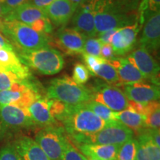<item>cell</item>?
I'll use <instances>...</instances> for the list:
<instances>
[{"label":"cell","mask_w":160,"mask_h":160,"mask_svg":"<svg viewBox=\"0 0 160 160\" xmlns=\"http://www.w3.org/2000/svg\"><path fill=\"white\" fill-rule=\"evenodd\" d=\"M2 33L11 40L21 53H30L49 47L47 34L38 33L29 25L15 20H4Z\"/></svg>","instance_id":"obj_1"},{"label":"cell","mask_w":160,"mask_h":160,"mask_svg":"<svg viewBox=\"0 0 160 160\" xmlns=\"http://www.w3.org/2000/svg\"><path fill=\"white\" fill-rule=\"evenodd\" d=\"M62 122L71 137L89 135L104 128L108 122L100 119L84 104L69 105L67 114Z\"/></svg>","instance_id":"obj_2"},{"label":"cell","mask_w":160,"mask_h":160,"mask_svg":"<svg viewBox=\"0 0 160 160\" xmlns=\"http://www.w3.org/2000/svg\"><path fill=\"white\" fill-rule=\"evenodd\" d=\"M47 97L69 105H81L92 99V92L85 86L78 85L71 77L53 79L47 91Z\"/></svg>","instance_id":"obj_3"},{"label":"cell","mask_w":160,"mask_h":160,"mask_svg":"<svg viewBox=\"0 0 160 160\" xmlns=\"http://www.w3.org/2000/svg\"><path fill=\"white\" fill-rule=\"evenodd\" d=\"M134 132L119 121L108 122L101 131L89 135L72 137L77 144H97L120 146L133 137Z\"/></svg>","instance_id":"obj_4"},{"label":"cell","mask_w":160,"mask_h":160,"mask_svg":"<svg viewBox=\"0 0 160 160\" xmlns=\"http://www.w3.org/2000/svg\"><path fill=\"white\" fill-rule=\"evenodd\" d=\"M19 59L25 65L45 75L58 73L63 68L62 55L54 48L47 47L30 53H20Z\"/></svg>","instance_id":"obj_5"},{"label":"cell","mask_w":160,"mask_h":160,"mask_svg":"<svg viewBox=\"0 0 160 160\" xmlns=\"http://www.w3.org/2000/svg\"><path fill=\"white\" fill-rule=\"evenodd\" d=\"M67 139L62 128L52 125L38 131L34 140L50 160H61Z\"/></svg>","instance_id":"obj_6"},{"label":"cell","mask_w":160,"mask_h":160,"mask_svg":"<svg viewBox=\"0 0 160 160\" xmlns=\"http://www.w3.org/2000/svg\"><path fill=\"white\" fill-rule=\"evenodd\" d=\"M97 35L102 32L133 25L137 22V16L133 13H121L113 10L99 7L93 9Z\"/></svg>","instance_id":"obj_7"},{"label":"cell","mask_w":160,"mask_h":160,"mask_svg":"<svg viewBox=\"0 0 160 160\" xmlns=\"http://www.w3.org/2000/svg\"><path fill=\"white\" fill-rule=\"evenodd\" d=\"M92 99L102 104L114 112L122 111L128 108L129 100L124 92L114 85L100 84L94 87Z\"/></svg>","instance_id":"obj_8"},{"label":"cell","mask_w":160,"mask_h":160,"mask_svg":"<svg viewBox=\"0 0 160 160\" xmlns=\"http://www.w3.org/2000/svg\"><path fill=\"white\" fill-rule=\"evenodd\" d=\"M128 60L139 70L145 80L159 86V65L147 50L142 47L138 48L131 52Z\"/></svg>","instance_id":"obj_9"},{"label":"cell","mask_w":160,"mask_h":160,"mask_svg":"<svg viewBox=\"0 0 160 160\" xmlns=\"http://www.w3.org/2000/svg\"><path fill=\"white\" fill-rule=\"evenodd\" d=\"M140 30L138 22L133 25L119 28L114 33L111 45L117 56H124L131 52L135 47L137 36Z\"/></svg>","instance_id":"obj_10"},{"label":"cell","mask_w":160,"mask_h":160,"mask_svg":"<svg viewBox=\"0 0 160 160\" xmlns=\"http://www.w3.org/2000/svg\"><path fill=\"white\" fill-rule=\"evenodd\" d=\"M160 44V11H148L144 26L142 35L139 40L140 47L149 52L159 50Z\"/></svg>","instance_id":"obj_11"},{"label":"cell","mask_w":160,"mask_h":160,"mask_svg":"<svg viewBox=\"0 0 160 160\" xmlns=\"http://www.w3.org/2000/svg\"><path fill=\"white\" fill-rule=\"evenodd\" d=\"M38 85L23 90H6L0 91V105H16L28 108L36 100L41 98Z\"/></svg>","instance_id":"obj_12"},{"label":"cell","mask_w":160,"mask_h":160,"mask_svg":"<svg viewBox=\"0 0 160 160\" xmlns=\"http://www.w3.org/2000/svg\"><path fill=\"white\" fill-rule=\"evenodd\" d=\"M0 119L10 127L31 128L36 125L28 108L16 105H0Z\"/></svg>","instance_id":"obj_13"},{"label":"cell","mask_w":160,"mask_h":160,"mask_svg":"<svg viewBox=\"0 0 160 160\" xmlns=\"http://www.w3.org/2000/svg\"><path fill=\"white\" fill-rule=\"evenodd\" d=\"M73 29L79 32L86 38L95 37L94 11L89 3H85L78 8L72 17Z\"/></svg>","instance_id":"obj_14"},{"label":"cell","mask_w":160,"mask_h":160,"mask_svg":"<svg viewBox=\"0 0 160 160\" xmlns=\"http://www.w3.org/2000/svg\"><path fill=\"white\" fill-rule=\"evenodd\" d=\"M86 37L73 28H62L57 33L56 43L67 54L83 53Z\"/></svg>","instance_id":"obj_15"},{"label":"cell","mask_w":160,"mask_h":160,"mask_svg":"<svg viewBox=\"0 0 160 160\" xmlns=\"http://www.w3.org/2000/svg\"><path fill=\"white\" fill-rule=\"evenodd\" d=\"M0 71L13 73L22 81L31 77L28 68L13 50H0Z\"/></svg>","instance_id":"obj_16"},{"label":"cell","mask_w":160,"mask_h":160,"mask_svg":"<svg viewBox=\"0 0 160 160\" xmlns=\"http://www.w3.org/2000/svg\"><path fill=\"white\" fill-rule=\"evenodd\" d=\"M124 93L128 99L140 103L157 101L159 99V86L148 85L143 82H137L125 85Z\"/></svg>","instance_id":"obj_17"},{"label":"cell","mask_w":160,"mask_h":160,"mask_svg":"<svg viewBox=\"0 0 160 160\" xmlns=\"http://www.w3.org/2000/svg\"><path fill=\"white\" fill-rule=\"evenodd\" d=\"M43 10L48 19L56 26L67 24L75 12L68 0H55Z\"/></svg>","instance_id":"obj_18"},{"label":"cell","mask_w":160,"mask_h":160,"mask_svg":"<svg viewBox=\"0 0 160 160\" xmlns=\"http://www.w3.org/2000/svg\"><path fill=\"white\" fill-rule=\"evenodd\" d=\"M138 142L136 160H160V147L154 143L151 128H144L137 133Z\"/></svg>","instance_id":"obj_19"},{"label":"cell","mask_w":160,"mask_h":160,"mask_svg":"<svg viewBox=\"0 0 160 160\" xmlns=\"http://www.w3.org/2000/svg\"><path fill=\"white\" fill-rule=\"evenodd\" d=\"M45 17H47L43 8H40L32 4L25 2L10 11L5 16L3 19L5 21L15 20L30 25L37 20Z\"/></svg>","instance_id":"obj_20"},{"label":"cell","mask_w":160,"mask_h":160,"mask_svg":"<svg viewBox=\"0 0 160 160\" xmlns=\"http://www.w3.org/2000/svg\"><path fill=\"white\" fill-rule=\"evenodd\" d=\"M117 70L120 85L143 82L145 79L134 65H132L128 59L117 58L107 61Z\"/></svg>","instance_id":"obj_21"},{"label":"cell","mask_w":160,"mask_h":160,"mask_svg":"<svg viewBox=\"0 0 160 160\" xmlns=\"http://www.w3.org/2000/svg\"><path fill=\"white\" fill-rule=\"evenodd\" d=\"M79 151L87 158L96 160H116L119 146L97 144H78Z\"/></svg>","instance_id":"obj_22"},{"label":"cell","mask_w":160,"mask_h":160,"mask_svg":"<svg viewBox=\"0 0 160 160\" xmlns=\"http://www.w3.org/2000/svg\"><path fill=\"white\" fill-rule=\"evenodd\" d=\"M22 160H50L34 139L21 137L13 144Z\"/></svg>","instance_id":"obj_23"},{"label":"cell","mask_w":160,"mask_h":160,"mask_svg":"<svg viewBox=\"0 0 160 160\" xmlns=\"http://www.w3.org/2000/svg\"><path fill=\"white\" fill-rule=\"evenodd\" d=\"M28 111L35 124L44 127L57 125V121L50 111L49 99L48 97H41L36 100L30 105Z\"/></svg>","instance_id":"obj_24"},{"label":"cell","mask_w":160,"mask_h":160,"mask_svg":"<svg viewBox=\"0 0 160 160\" xmlns=\"http://www.w3.org/2000/svg\"><path fill=\"white\" fill-rule=\"evenodd\" d=\"M95 8L102 7L121 13H133L137 9L140 0H88L87 2ZM86 2V3H87Z\"/></svg>","instance_id":"obj_25"},{"label":"cell","mask_w":160,"mask_h":160,"mask_svg":"<svg viewBox=\"0 0 160 160\" xmlns=\"http://www.w3.org/2000/svg\"><path fill=\"white\" fill-rule=\"evenodd\" d=\"M115 117L117 121L120 122L122 124H123L133 131H135L137 133L145 128L142 116L130 111L128 109H125L122 111L116 112Z\"/></svg>","instance_id":"obj_26"},{"label":"cell","mask_w":160,"mask_h":160,"mask_svg":"<svg viewBox=\"0 0 160 160\" xmlns=\"http://www.w3.org/2000/svg\"><path fill=\"white\" fill-rule=\"evenodd\" d=\"M145 128L151 129H159L160 125V105L157 101L147 102L144 115Z\"/></svg>","instance_id":"obj_27"},{"label":"cell","mask_w":160,"mask_h":160,"mask_svg":"<svg viewBox=\"0 0 160 160\" xmlns=\"http://www.w3.org/2000/svg\"><path fill=\"white\" fill-rule=\"evenodd\" d=\"M84 105L87 108L91 110L92 112L95 113L97 117L102 119L106 122H111L113 121H117L115 117L116 112L111 111L108 108L106 107L102 104H100L94 100L91 99L88 102L84 103Z\"/></svg>","instance_id":"obj_28"},{"label":"cell","mask_w":160,"mask_h":160,"mask_svg":"<svg viewBox=\"0 0 160 160\" xmlns=\"http://www.w3.org/2000/svg\"><path fill=\"white\" fill-rule=\"evenodd\" d=\"M138 142L135 138H131L120 145L116 160H136Z\"/></svg>","instance_id":"obj_29"},{"label":"cell","mask_w":160,"mask_h":160,"mask_svg":"<svg viewBox=\"0 0 160 160\" xmlns=\"http://www.w3.org/2000/svg\"><path fill=\"white\" fill-rule=\"evenodd\" d=\"M96 75L110 84H113V85L119 84L120 85L117 70L111 65H110L107 61L100 65L99 70L96 73Z\"/></svg>","instance_id":"obj_30"},{"label":"cell","mask_w":160,"mask_h":160,"mask_svg":"<svg viewBox=\"0 0 160 160\" xmlns=\"http://www.w3.org/2000/svg\"><path fill=\"white\" fill-rule=\"evenodd\" d=\"M50 111L53 117L58 121H62L67 114L69 105L65 104L56 99H49Z\"/></svg>","instance_id":"obj_31"},{"label":"cell","mask_w":160,"mask_h":160,"mask_svg":"<svg viewBox=\"0 0 160 160\" xmlns=\"http://www.w3.org/2000/svg\"><path fill=\"white\" fill-rule=\"evenodd\" d=\"M61 160H87V157L67 139Z\"/></svg>","instance_id":"obj_32"},{"label":"cell","mask_w":160,"mask_h":160,"mask_svg":"<svg viewBox=\"0 0 160 160\" xmlns=\"http://www.w3.org/2000/svg\"><path fill=\"white\" fill-rule=\"evenodd\" d=\"M90 72L86 66L83 64L77 63L74 65L73 71L72 79L78 85H82L88 81L90 77Z\"/></svg>","instance_id":"obj_33"},{"label":"cell","mask_w":160,"mask_h":160,"mask_svg":"<svg viewBox=\"0 0 160 160\" xmlns=\"http://www.w3.org/2000/svg\"><path fill=\"white\" fill-rule=\"evenodd\" d=\"M102 45V44L98 38H86L85 45H84L83 53L100 57V51H101Z\"/></svg>","instance_id":"obj_34"},{"label":"cell","mask_w":160,"mask_h":160,"mask_svg":"<svg viewBox=\"0 0 160 160\" xmlns=\"http://www.w3.org/2000/svg\"><path fill=\"white\" fill-rule=\"evenodd\" d=\"M20 82L22 81L13 73L0 71V91L11 90L16 83Z\"/></svg>","instance_id":"obj_35"},{"label":"cell","mask_w":160,"mask_h":160,"mask_svg":"<svg viewBox=\"0 0 160 160\" xmlns=\"http://www.w3.org/2000/svg\"><path fill=\"white\" fill-rule=\"evenodd\" d=\"M82 56L86 68L89 72H91V74L93 75H96V73L99 70L100 65L106 61L101 57H94V56L86 54V53H82Z\"/></svg>","instance_id":"obj_36"},{"label":"cell","mask_w":160,"mask_h":160,"mask_svg":"<svg viewBox=\"0 0 160 160\" xmlns=\"http://www.w3.org/2000/svg\"><path fill=\"white\" fill-rule=\"evenodd\" d=\"M0 160H22L13 144H8L0 150Z\"/></svg>","instance_id":"obj_37"},{"label":"cell","mask_w":160,"mask_h":160,"mask_svg":"<svg viewBox=\"0 0 160 160\" xmlns=\"http://www.w3.org/2000/svg\"><path fill=\"white\" fill-rule=\"evenodd\" d=\"M29 26L35 31L40 33H44V34L50 33L53 29L51 21L47 17L37 20L33 23L31 24Z\"/></svg>","instance_id":"obj_38"},{"label":"cell","mask_w":160,"mask_h":160,"mask_svg":"<svg viewBox=\"0 0 160 160\" xmlns=\"http://www.w3.org/2000/svg\"><path fill=\"white\" fill-rule=\"evenodd\" d=\"M100 57L102 58L106 61H110L115 59L114 52L112 48L111 44H102L100 51Z\"/></svg>","instance_id":"obj_39"},{"label":"cell","mask_w":160,"mask_h":160,"mask_svg":"<svg viewBox=\"0 0 160 160\" xmlns=\"http://www.w3.org/2000/svg\"><path fill=\"white\" fill-rule=\"evenodd\" d=\"M28 0H5V3L3 4L4 11H5V16L10 11L13 10L16 8L19 7V5L27 2Z\"/></svg>","instance_id":"obj_40"},{"label":"cell","mask_w":160,"mask_h":160,"mask_svg":"<svg viewBox=\"0 0 160 160\" xmlns=\"http://www.w3.org/2000/svg\"><path fill=\"white\" fill-rule=\"evenodd\" d=\"M119 29H113L110 30V31H107L102 33H99V40L101 42L102 44H111V39L113 36Z\"/></svg>","instance_id":"obj_41"},{"label":"cell","mask_w":160,"mask_h":160,"mask_svg":"<svg viewBox=\"0 0 160 160\" xmlns=\"http://www.w3.org/2000/svg\"><path fill=\"white\" fill-rule=\"evenodd\" d=\"M54 1L55 0H28L27 2L32 4L40 8H44Z\"/></svg>","instance_id":"obj_42"},{"label":"cell","mask_w":160,"mask_h":160,"mask_svg":"<svg viewBox=\"0 0 160 160\" xmlns=\"http://www.w3.org/2000/svg\"><path fill=\"white\" fill-rule=\"evenodd\" d=\"M1 49L13 50V47L11 42L0 32V50Z\"/></svg>","instance_id":"obj_43"},{"label":"cell","mask_w":160,"mask_h":160,"mask_svg":"<svg viewBox=\"0 0 160 160\" xmlns=\"http://www.w3.org/2000/svg\"><path fill=\"white\" fill-rule=\"evenodd\" d=\"M160 0H149V11L152 12L160 11Z\"/></svg>","instance_id":"obj_44"},{"label":"cell","mask_w":160,"mask_h":160,"mask_svg":"<svg viewBox=\"0 0 160 160\" xmlns=\"http://www.w3.org/2000/svg\"><path fill=\"white\" fill-rule=\"evenodd\" d=\"M68 1L71 2L72 7L75 11H77L78 8L82 5V0H68Z\"/></svg>","instance_id":"obj_45"},{"label":"cell","mask_w":160,"mask_h":160,"mask_svg":"<svg viewBox=\"0 0 160 160\" xmlns=\"http://www.w3.org/2000/svg\"><path fill=\"white\" fill-rule=\"evenodd\" d=\"M5 17V11H4L3 4L0 3V17L4 18Z\"/></svg>","instance_id":"obj_46"},{"label":"cell","mask_w":160,"mask_h":160,"mask_svg":"<svg viewBox=\"0 0 160 160\" xmlns=\"http://www.w3.org/2000/svg\"><path fill=\"white\" fill-rule=\"evenodd\" d=\"M3 24H4V19L0 17V32H1V33H2V31Z\"/></svg>","instance_id":"obj_47"},{"label":"cell","mask_w":160,"mask_h":160,"mask_svg":"<svg viewBox=\"0 0 160 160\" xmlns=\"http://www.w3.org/2000/svg\"><path fill=\"white\" fill-rule=\"evenodd\" d=\"M2 135V130L1 126H0V139H1Z\"/></svg>","instance_id":"obj_48"},{"label":"cell","mask_w":160,"mask_h":160,"mask_svg":"<svg viewBox=\"0 0 160 160\" xmlns=\"http://www.w3.org/2000/svg\"><path fill=\"white\" fill-rule=\"evenodd\" d=\"M88 1V0H82V5H84V4H85Z\"/></svg>","instance_id":"obj_49"},{"label":"cell","mask_w":160,"mask_h":160,"mask_svg":"<svg viewBox=\"0 0 160 160\" xmlns=\"http://www.w3.org/2000/svg\"><path fill=\"white\" fill-rule=\"evenodd\" d=\"M5 0H0V3L1 4H4L5 3Z\"/></svg>","instance_id":"obj_50"},{"label":"cell","mask_w":160,"mask_h":160,"mask_svg":"<svg viewBox=\"0 0 160 160\" xmlns=\"http://www.w3.org/2000/svg\"><path fill=\"white\" fill-rule=\"evenodd\" d=\"M87 160H96V159H90V158H87Z\"/></svg>","instance_id":"obj_51"}]
</instances>
